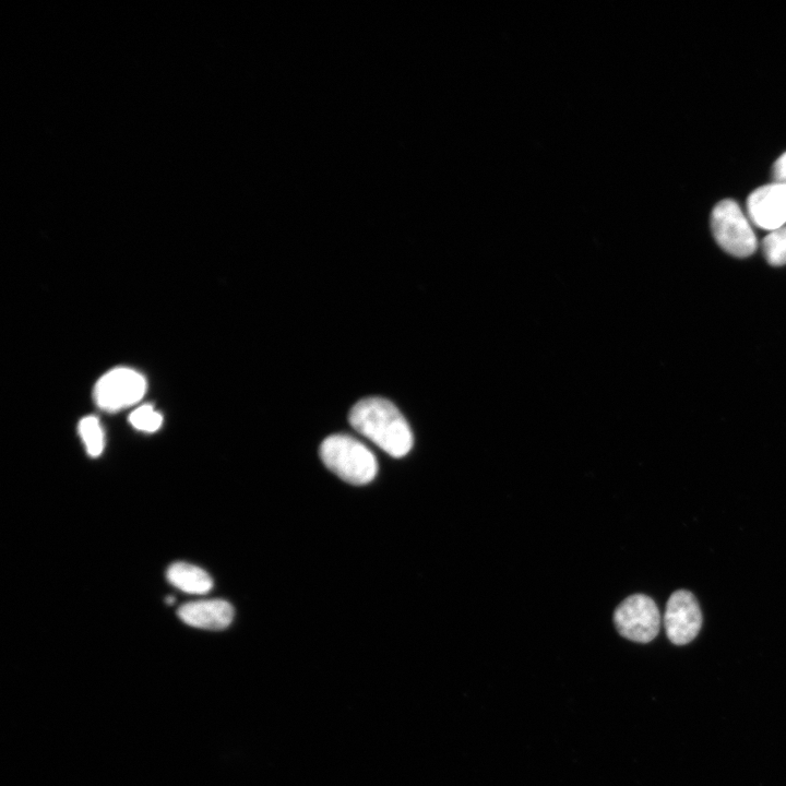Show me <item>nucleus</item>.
I'll return each mask as SVG.
<instances>
[{"label":"nucleus","instance_id":"f257e3e1","mask_svg":"<svg viewBox=\"0 0 786 786\" xmlns=\"http://www.w3.org/2000/svg\"><path fill=\"white\" fill-rule=\"evenodd\" d=\"M352 427L393 457L405 456L413 448L410 427L398 408L383 397H366L350 409Z\"/></svg>","mask_w":786,"mask_h":786},{"label":"nucleus","instance_id":"f03ea898","mask_svg":"<svg viewBox=\"0 0 786 786\" xmlns=\"http://www.w3.org/2000/svg\"><path fill=\"white\" fill-rule=\"evenodd\" d=\"M319 454L323 464L348 484L367 485L377 476L378 462L374 454L349 434L329 436L321 443Z\"/></svg>","mask_w":786,"mask_h":786},{"label":"nucleus","instance_id":"7ed1b4c3","mask_svg":"<svg viewBox=\"0 0 786 786\" xmlns=\"http://www.w3.org/2000/svg\"><path fill=\"white\" fill-rule=\"evenodd\" d=\"M711 229L716 242L734 257L746 258L757 249L752 227L734 200H722L714 206Z\"/></svg>","mask_w":786,"mask_h":786},{"label":"nucleus","instance_id":"20e7f679","mask_svg":"<svg viewBox=\"0 0 786 786\" xmlns=\"http://www.w3.org/2000/svg\"><path fill=\"white\" fill-rule=\"evenodd\" d=\"M615 626L623 638L647 643L656 638L660 614L655 602L643 594L627 597L614 612Z\"/></svg>","mask_w":786,"mask_h":786},{"label":"nucleus","instance_id":"39448f33","mask_svg":"<svg viewBox=\"0 0 786 786\" xmlns=\"http://www.w3.org/2000/svg\"><path fill=\"white\" fill-rule=\"evenodd\" d=\"M146 380L138 371L119 367L105 373L95 384V404L106 412H117L138 403L145 394Z\"/></svg>","mask_w":786,"mask_h":786},{"label":"nucleus","instance_id":"423d86ee","mask_svg":"<svg viewBox=\"0 0 786 786\" xmlns=\"http://www.w3.org/2000/svg\"><path fill=\"white\" fill-rule=\"evenodd\" d=\"M666 634L671 643L684 645L691 642L702 626V614L695 596L686 590L674 592L664 615Z\"/></svg>","mask_w":786,"mask_h":786},{"label":"nucleus","instance_id":"0eeeda50","mask_svg":"<svg viewBox=\"0 0 786 786\" xmlns=\"http://www.w3.org/2000/svg\"><path fill=\"white\" fill-rule=\"evenodd\" d=\"M750 221L758 227L775 230L786 224V184L773 182L762 186L747 199Z\"/></svg>","mask_w":786,"mask_h":786},{"label":"nucleus","instance_id":"6e6552de","mask_svg":"<svg viewBox=\"0 0 786 786\" xmlns=\"http://www.w3.org/2000/svg\"><path fill=\"white\" fill-rule=\"evenodd\" d=\"M178 617L187 624L206 630L227 628L234 618L233 606L223 599L189 602L179 607Z\"/></svg>","mask_w":786,"mask_h":786},{"label":"nucleus","instance_id":"1a4fd4ad","mask_svg":"<svg viewBox=\"0 0 786 786\" xmlns=\"http://www.w3.org/2000/svg\"><path fill=\"white\" fill-rule=\"evenodd\" d=\"M166 575L171 585L189 594H205L213 587L210 574L190 563L176 562L168 568Z\"/></svg>","mask_w":786,"mask_h":786},{"label":"nucleus","instance_id":"9d476101","mask_svg":"<svg viewBox=\"0 0 786 786\" xmlns=\"http://www.w3.org/2000/svg\"><path fill=\"white\" fill-rule=\"evenodd\" d=\"M79 433L84 442L87 453L96 457L104 449V431L95 416H86L79 422Z\"/></svg>","mask_w":786,"mask_h":786},{"label":"nucleus","instance_id":"9b49d317","mask_svg":"<svg viewBox=\"0 0 786 786\" xmlns=\"http://www.w3.org/2000/svg\"><path fill=\"white\" fill-rule=\"evenodd\" d=\"M764 257L771 265L786 264V226L772 230L762 242Z\"/></svg>","mask_w":786,"mask_h":786},{"label":"nucleus","instance_id":"f8f14e48","mask_svg":"<svg viewBox=\"0 0 786 786\" xmlns=\"http://www.w3.org/2000/svg\"><path fill=\"white\" fill-rule=\"evenodd\" d=\"M129 421L138 430L154 432L162 426L163 417L151 405H142L130 414Z\"/></svg>","mask_w":786,"mask_h":786},{"label":"nucleus","instance_id":"ddd939ff","mask_svg":"<svg viewBox=\"0 0 786 786\" xmlns=\"http://www.w3.org/2000/svg\"><path fill=\"white\" fill-rule=\"evenodd\" d=\"M772 178L774 182L786 184V152L773 164Z\"/></svg>","mask_w":786,"mask_h":786},{"label":"nucleus","instance_id":"4468645a","mask_svg":"<svg viewBox=\"0 0 786 786\" xmlns=\"http://www.w3.org/2000/svg\"><path fill=\"white\" fill-rule=\"evenodd\" d=\"M174 602H175V598H174V597H168V598L166 599V603H168V604H172Z\"/></svg>","mask_w":786,"mask_h":786}]
</instances>
